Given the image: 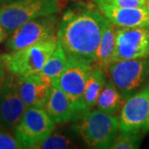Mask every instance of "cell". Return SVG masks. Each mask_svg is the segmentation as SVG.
I'll use <instances>...</instances> for the list:
<instances>
[{
    "label": "cell",
    "instance_id": "obj_23",
    "mask_svg": "<svg viewBox=\"0 0 149 149\" xmlns=\"http://www.w3.org/2000/svg\"><path fill=\"white\" fill-rule=\"evenodd\" d=\"M6 71L7 70H6L5 65L3 64V61L1 55H0V86L3 83V80L5 79L6 74H7Z\"/></svg>",
    "mask_w": 149,
    "mask_h": 149
},
{
    "label": "cell",
    "instance_id": "obj_21",
    "mask_svg": "<svg viewBox=\"0 0 149 149\" xmlns=\"http://www.w3.org/2000/svg\"><path fill=\"white\" fill-rule=\"evenodd\" d=\"M22 147L18 143L13 133L8 130L0 128V149H21Z\"/></svg>",
    "mask_w": 149,
    "mask_h": 149
},
{
    "label": "cell",
    "instance_id": "obj_14",
    "mask_svg": "<svg viewBox=\"0 0 149 149\" xmlns=\"http://www.w3.org/2000/svg\"><path fill=\"white\" fill-rule=\"evenodd\" d=\"M45 110L56 124H64L74 121L78 113L69 97L56 85L52 84L44 106Z\"/></svg>",
    "mask_w": 149,
    "mask_h": 149
},
{
    "label": "cell",
    "instance_id": "obj_7",
    "mask_svg": "<svg viewBox=\"0 0 149 149\" xmlns=\"http://www.w3.org/2000/svg\"><path fill=\"white\" fill-rule=\"evenodd\" d=\"M56 123L44 108L27 107L13 133L22 148H31L46 139Z\"/></svg>",
    "mask_w": 149,
    "mask_h": 149
},
{
    "label": "cell",
    "instance_id": "obj_2",
    "mask_svg": "<svg viewBox=\"0 0 149 149\" xmlns=\"http://www.w3.org/2000/svg\"><path fill=\"white\" fill-rule=\"evenodd\" d=\"M72 130L91 148L108 149L119 133L117 115L91 109L73 121Z\"/></svg>",
    "mask_w": 149,
    "mask_h": 149
},
{
    "label": "cell",
    "instance_id": "obj_22",
    "mask_svg": "<svg viewBox=\"0 0 149 149\" xmlns=\"http://www.w3.org/2000/svg\"><path fill=\"white\" fill-rule=\"evenodd\" d=\"M93 2H102L109 4L126 8H143L147 0H93Z\"/></svg>",
    "mask_w": 149,
    "mask_h": 149
},
{
    "label": "cell",
    "instance_id": "obj_10",
    "mask_svg": "<svg viewBox=\"0 0 149 149\" xmlns=\"http://www.w3.org/2000/svg\"><path fill=\"white\" fill-rule=\"evenodd\" d=\"M17 76L8 72L0 86V128L13 130L27 109L18 94Z\"/></svg>",
    "mask_w": 149,
    "mask_h": 149
},
{
    "label": "cell",
    "instance_id": "obj_24",
    "mask_svg": "<svg viewBox=\"0 0 149 149\" xmlns=\"http://www.w3.org/2000/svg\"><path fill=\"white\" fill-rule=\"evenodd\" d=\"M9 36V33L6 30L4 27L0 24V43H2L3 41L7 40V38Z\"/></svg>",
    "mask_w": 149,
    "mask_h": 149
},
{
    "label": "cell",
    "instance_id": "obj_26",
    "mask_svg": "<svg viewBox=\"0 0 149 149\" xmlns=\"http://www.w3.org/2000/svg\"><path fill=\"white\" fill-rule=\"evenodd\" d=\"M146 8H147V10H148V12L149 13V0H147V3H146Z\"/></svg>",
    "mask_w": 149,
    "mask_h": 149
},
{
    "label": "cell",
    "instance_id": "obj_11",
    "mask_svg": "<svg viewBox=\"0 0 149 149\" xmlns=\"http://www.w3.org/2000/svg\"><path fill=\"white\" fill-rule=\"evenodd\" d=\"M149 111V84L128 98L119 112V131L140 133Z\"/></svg>",
    "mask_w": 149,
    "mask_h": 149
},
{
    "label": "cell",
    "instance_id": "obj_25",
    "mask_svg": "<svg viewBox=\"0 0 149 149\" xmlns=\"http://www.w3.org/2000/svg\"><path fill=\"white\" fill-rule=\"evenodd\" d=\"M141 132L143 133H148L149 132V111L148 114V117H147V119H146V122L144 123L143 127L142 128Z\"/></svg>",
    "mask_w": 149,
    "mask_h": 149
},
{
    "label": "cell",
    "instance_id": "obj_27",
    "mask_svg": "<svg viewBox=\"0 0 149 149\" xmlns=\"http://www.w3.org/2000/svg\"><path fill=\"white\" fill-rule=\"evenodd\" d=\"M12 0H0V4L1 3H8V2H10Z\"/></svg>",
    "mask_w": 149,
    "mask_h": 149
},
{
    "label": "cell",
    "instance_id": "obj_15",
    "mask_svg": "<svg viewBox=\"0 0 149 149\" xmlns=\"http://www.w3.org/2000/svg\"><path fill=\"white\" fill-rule=\"evenodd\" d=\"M108 80L106 70L93 65L85 82L83 103L90 111L95 106L97 99Z\"/></svg>",
    "mask_w": 149,
    "mask_h": 149
},
{
    "label": "cell",
    "instance_id": "obj_19",
    "mask_svg": "<svg viewBox=\"0 0 149 149\" xmlns=\"http://www.w3.org/2000/svg\"><path fill=\"white\" fill-rule=\"evenodd\" d=\"M76 148L75 139L69 133L56 128L46 139L35 145L32 149H67Z\"/></svg>",
    "mask_w": 149,
    "mask_h": 149
},
{
    "label": "cell",
    "instance_id": "obj_4",
    "mask_svg": "<svg viewBox=\"0 0 149 149\" xmlns=\"http://www.w3.org/2000/svg\"><path fill=\"white\" fill-rule=\"evenodd\" d=\"M63 0H12L0 4V24L10 34L24 22L58 13Z\"/></svg>",
    "mask_w": 149,
    "mask_h": 149
},
{
    "label": "cell",
    "instance_id": "obj_5",
    "mask_svg": "<svg viewBox=\"0 0 149 149\" xmlns=\"http://www.w3.org/2000/svg\"><path fill=\"white\" fill-rule=\"evenodd\" d=\"M106 71L108 79L126 100L149 84V58L117 61Z\"/></svg>",
    "mask_w": 149,
    "mask_h": 149
},
{
    "label": "cell",
    "instance_id": "obj_3",
    "mask_svg": "<svg viewBox=\"0 0 149 149\" xmlns=\"http://www.w3.org/2000/svg\"><path fill=\"white\" fill-rule=\"evenodd\" d=\"M57 46L56 35L1 55L6 70L16 76L38 74Z\"/></svg>",
    "mask_w": 149,
    "mask_h": 149
},
{
    "label": "cell",
    "instance_id": "obj_1",
    "mask_svg": "<svg viewBox=\"0 0 149 149\" xmlns=\"http://www.w3.org/2000/svg\"><path fill=\"white\" fill-rule=\"evenodd\" d=\"M105 22L95 5L77 3L65 11L56 37L66 56L94 63Z\"/></svg>",
    "mask_w": 149,
    "mask_h": 149
},
{
    "label": "cell",
    "instance_id": "obj_17",
    "mask_svg": "<svg viewBox=\"0 0 149 149\" xmlns=\"http://www.w3.org/2000/svg\"><path fill=\"white\" fill-rule=\"evenodd\" d=\"M124 100L110 80H107L96 101L97 109L110 115H117L121 110Z\"/></svg>",
    "mask_w": 149,
    "mask_h": 149
},
{
    "label": "cell",
    "instance_id": "obj_8",
    "mask_svg": "<svg viewBox=\"0 0 149 149\" xmlns=\"http://www.w3.org/2000/svg\"><path fill=\"white\" fill-rule=\"evenodd\" d=\"M60 17L50 14L24 22L9 34L5 43L8 52L17 51L56 35Z\"/></svg>",
    "mask_w": 149,
    "mask_h": 149
},
{
    "label": "cell",
    "instance_id": "obj_20",
    "mask_svg": "<svg viewBox=\"0 0 149 149\" xmlns=\"http://www.w3.org/2000/svg\"><path fill=\"white\" fill-rule=\"evenodd\" d=\"M139 133H122L119 131L110 149H136L139 148Z\"/></svg>",
    "mask_w": 149,
    "mask_h": 149
},
{
    "label": "cell",
    "instance_id": "obj_6",
    "mask_svg": "<svg viewBox=\"0 0 149 149\" xmlns=\"http://www.w3.org/2000/svg\"><path fill=\"white\" fill-rule=\"evenodd\" d=\"M93 62L83 59L67 57L63 71L57 80L52 83L57 85L69 97L76 108L78 118L89 112L84 105L83 95L86 79L93 67Z\"/></svg>",
    "mask_w": 149,
    "mask_h": 149
},
{
    "label": "cell",
    "instance_id": "obj_18",
    "mask_svg": "<svg viewBox=\"0 0 149 149\" xmlns=\"http://www.w3.org/2000/svg\"><path fill=\"white\" fill-rule=\"evenodd\" d=\"M67 61V56L64 50L57 42V46L52 54L50 56L47 62L43 65L38 74L53 83L57 80L60 74L63 71Z\"/></svg>",
    "mask_w": 149,
    "mask_h": 149
},
{
    "label": "cell",
    "instance_id": "obj_9",
    "mask_svg": "<svg viewBox=\"0 0 149 149\" xmlns=\"http://www.w3.org/2000/svg\"><path fill=\"white\" fill-rule=\"evenodd\" d=\"M146 58H149V26L116 27L112 64Z\"/></svg>",
    "mask_w": 149,
    "mask_h": 149
},
{
    "label": "cell",
    "instance_id": "obj_12",
    "mask_svg": "<svg viewBox=\"0 0 149 149\" xmlns=\"http://www.w3.org/2000/svg\"><path fill=\"white\" fill-rule=\"evenodd\" d=\"M97 8L109 21L117 27L149 26V13L146 7L126 8L94 2Z\"/></svg>",
    "mask_w": 149,
    "mask_h": 149
},
{
    "label": "cell",
    "instance_id": "obj_13",
    "mask_svg": "<svg viewBox=\"0 0 149 149\" xmlns=\"http://www.w3.org/2000/svg\"><path fill=\"white\" fill-rule=\"evenodd\" d=\"M18 94L27 107L44 108L52 83L40 74L17 76Z\"/></svg>",
    "mask_w": 149,
    "mask_h": 149
},
{
    "label": "cell",
    "instance_id": "obj_16",
    "mask_svg": "<svg viewBox=\"0 0 149 149\" xmlns=\"http://www.w3.org/2000/svg\"><path fill=\"white\" fill-rule=\"evenodd\" d=\"M116 27L106 18L101 39L96 50L94 65L106 70L112 64L115 45Z\"/></svg>",
    "mask_w": 149,
    "mask_h": 149
}]
</instances>
